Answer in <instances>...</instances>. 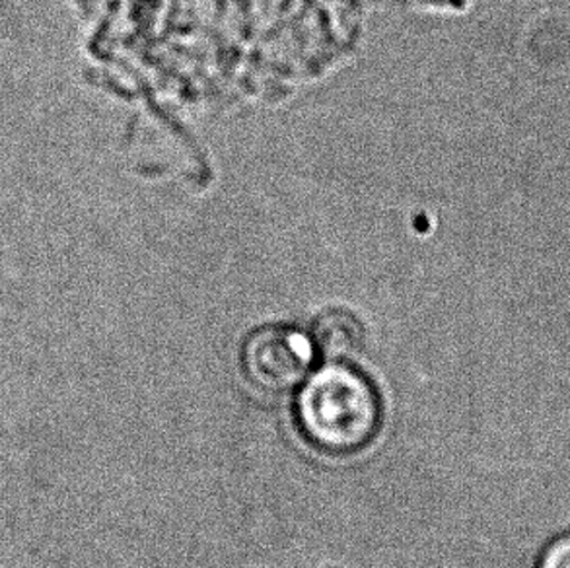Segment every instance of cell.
<instances>
[{"instance_id":"6da1fadb","label":"cell","mask_w":570,"mask_h":568,"mask_svg":"<svg viewBox=\"0 0 570 568\" xmlns=\"http://www.w3.org/2000/svg\"><path fill=\"white\" fill-rule=\"evenodd\" d=\"M293 413L302 440L333 458L364 452L384 423L379 388L345 362H330L309 374L294 400Z\"/></svg>"},{"instance_id":"7a4b0ae2","label":"cell","mask_w":570,"mask_h":568,"mask_svg":"<svg viewBox=\"0 0 570 568\" xmlns=\"http://www.w3.org/2000/svg\"><path fill=\"white\" fill-rule=\"evenodd\" d=\"M239 362L247 382L259 392L285 395L309 376L314 349L298 331L267 327L246 339Z\"/></svg>"},{"instance_id":"3957f363","label":"cell","mask_w":570,"mask_h":568,"mask_svg":"<svg viewBox=\"0 0 570 568\" xmlns=\"http://www.w3.org/2000/svg\"><path fill=\"white\" fill-rule=\"evenodd\" d=\"M363 346L361 325L348 315H327L316 327V351L325 361L353 359Z\"/></svg>"},{"instance_id":"277c9868","label":"cell","mask_w":570,"mask_h":568,"mask_svg":"<svg viewBox=\"0 0 570 568\" xmlns=\"http://www.w3.org/2000/svg\"><path fill=\"white\" fill-rule=\"evenodd\" d=\"M533 568H570V533L551 539Z\"/></svg>"}]
</instances>
